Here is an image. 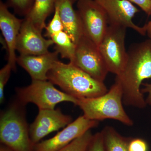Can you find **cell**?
<instances>
[{"label": "cell", "instance_id": "cell-21", "mask_svg": "<svg viewBox=\"0 0 151 151\" xmlns=\"http://www.w3.org/2000/svg\"><path fill=\"white\" fill-rule=\"evenodd\" d=\"M45 29H46L45 36L50 39L55 35L64 31L63 24L60 16L58 9L57 7L55 6L53 17L48 25L46 26Z\"/></svg>", "mask_w": 151, "mask_h": 151}, {"label": "cell", "instance_id": "cell-24", "mask_svg": "<svg viewBox=\"0 0 151 151\" xmlns=\"http://www.w3.org/2000/svg\"><path fill=\"white\" fill-rule=\"evenodd\" d=\"M147 143L141 138H132L129 144V151H149Z\"/></svg>", "mask_w": 151, "mask_h": 151}, {"label": "cell", "instance_id": "cell-10", "mask_svg": "<svg viewBox=\"0 0 151 151\" xmlns=\"http://www.w3.org/2000/svg\"><path fill=\"white\" fill-rule=\"evenodd\" d=\"M72 121L71 117L63 114L59 108L39 110L36 118L29 126L31 140L35 145L52 132L65 128Z\"/></svg>", "mask_w": 151, "mask_h": 151}, {"label": "cell", "instance_id": "cell-2", "mask_svg": "<svg viewBox=\"0 0 151 151\" xmlns=\"http://www.w3.org/2000/svg\"><path fill=\"white\" fill-rule=\"evenodd\" d=\"M47 76V80L77 99L99 97L108 91L104 82L94 79L70 62L57 61Z\"/></svg>", "mask_w": 151, "mask_h": 151}, {"label": "cell", "instance_id": "cell-8", "mask_svg": "<svg viewBox=\"0 0 151 151\" xmlns=\"http://www.w3.org/2000/svg\"><path fill=\"white\" fill-rule=\"evenodd\" d=\"M76 6L83 35L99 46L109 25L107 14L94 0H78Z\"/></svg>", "mask_w": 151, "mask_h": 151}, {"label": "cell", "instance_id": "cell-14", "mask_svg": "<svg viewBox=\"0 0 151 151\" xmlns=\"http://www.w3.org/2000/svg\"><path fill=\"white\" fill-rule=\"evenodd\" d=\"M59 53L49 52L40 55H20L17 63L29 74L32 80H47L49 71L58 61Z\"/></svg>", "mask_w": 151, "mask_h": 151}, {"label": "cell", "instance_id": "cell-26", "mask_svg": "<svg viewBox=\"0 0 151 151\" xmlns=\"http://www.w3.org/2000/svg\"><path fill=\"white\" fill-rule=\"evenodd\" d=\"M142 85L144 87L141 89V92L143 94L145 93L148 94L147 97L146 99L147 105H151V83H143Z\"/></svg>", "mask_w": 151, "mask_h": 151}, {"label": "cell", "instance_id": "cell-22", "mask_svg": "<svg viewBox=\"0 0 151 151\" xmlns=\"http://www.w3.org/2000/svg\"><path fill=\"white\" fill-rule=\"evenodd\" d=\"M12 70V67L9 63L0 70V102L1 103L4 101L5 87L9 81L11 71Z\"/></svg>", "mask_w": 151, "mask_h": 151}, {"label": "cell", "instance_id": "cell-5", "mask_svg": "<svg viewBox=\"0 0 151 151\" xmlns=\"http://www.w3.org/2000/svg\"><path fill=\"white\" fill-rule=\"evenodd\" d=\"M18 101L25 105L32 103L40 109H53L58 103L70 102L77 105L78 99L60 91L48 80H32L27 86L16 89Z\"/></svg>", "mask_w": 151, "mask_h": 151}, {"label": "cell", "instance_id": "cell-28", "mask_svg": "<svg viewBox=\"0 0 151 151\" xmlns=\"http://www.w3.org/2000/svg\"><path fill=\"white\" fill-rule=\"evenodd\" d=\"M0 151H12L11 149L3 145H1L0 147Z\"/></svg>", "mask_w": 151, "mask_h": 151}, {"label": "cell", "instance_id": "cell-23", "mask_svg": "<svg viewBox=\"0 0 151 151\" xmlns=\"http://www.w3.org/2000/svg\"><path fill=\"white\" fill-rule=\"evenodd\" d=\"M86 151H105L102 132L93 135Z\"/></svg>", "mask_w": 151, "mask_h": 151}, {"label": "cell", "instance_id": "cell-9", "mask_svg": "<svg viewBox=\"0 0 151 151\" xmlns=\"http://www.w3.org/2000/svg\"><path fill=\"white\" fill-rule=\"evenodd\" d=\"M99 122L89 120L83 115L65 127L54 137L35 145L34 151H57L70 144L84 133L96 128Z\"/></svg>", "mask_w": 151, "mask_h": 151}, {"label": "cell", "instance_id": "cell-16", "mask_svg": "<svg viewBox=\"0 0 151 151\" xmlns=\"http://www.w3.org/2000/svg\"><path fill=\"white\" fill-rule=\"evenodd\" d=\"M56 0H35L29 12L25 18L30 21L42 32L46 25L45 21L55 11Z\"/></svg>", "mask_w": 151, "mask_h": 151}, {"label": "cell", "instance_id": "cell-4", "mask_svg": "<svg viewBox=\"0 0 151 151\" xmlns=\"http://www.w3.org/2000/svg\"><path fill=\"white\" fill-rule=\"evenodd\" d=\"M18 101L1 113L0 141L12 151H34L24 107Z\"/></svg>", "mask_w": 151, "mask_h": 151}, {"label": "cell", "instance_id": "cell-20", "mask_svg": "<svg viewBox=\"0 0 151 151\" xmlns=\"http://www.w3.org/2000/svg\"><path fill=\"white\" fill-rule=\"evenodd\" d=\"M35 0H7L8 6L14 9L17 14L26 17L29 12Z\"/></svg>", "mask_w": 151, "mask_h": 151}, {"label": "cell", "instance_id": "cell-1", "mask_svg": "<svg viewBox=\"0 0 151 151\" xmlns=\"http://www.w3.org/2000/svg\"><path fill=\"white\" fill-rule=\"evenodd\" d=\"M127 52V62L115 81L122 87L124 105L143 109L147 105L141 86L151 78V40L133 44Z\"/></svg>", "mask_w": 151, "mask_h": 151}, {"label": "cell", "instance_id": "cell-12", "mask_svg": "<svg viewBox=\"0 0 151 151\" xmlns=\"http://www.w3.org/2000/svg\"><path fill=\"white\" fill-rule=\"evenodd\" d=\"M42 32L29 20L23 19L17 41L16 49L20 55H40L49 52L54 42L51 39L44 37Z\"/></svg>", "mask_w": 151, "mask_h": 151}, {"label": "cell", "instance_id": "cell-27", "mask_svg": "<svg viewBox=\"0 0 151 151\" xmlns=\"http://www.w3.org/2000/svg\"><path fill=\"white\" fill-rule=\"evenodd\" d=\"M146 31V35L148 37L149 39L151 40V20L148 23L145 25Z\"/></svg>", "mask_w": 151, "mask_h": 151}, {"label": "cell", "instance_id": "cell-18", "mask_svg": "<svg viewBox=\"0 0 151 151\" xmlns=\"http://www.w3.org/2000/svg\"><path fill=\"white\" fill-rule=\"evenodd\" d=\"M55 45V50L60 54L62 58L69 60L73 63L75 57L76 44L64 31L52 36L50 38Z\"/></svg>", "mask_w": 151, "mask_h": 151}, {"label": "cell", "instance_id": "cell-19", "mask_svg": "<svg viewBox=\"0 0 151 151\" xmlns=\"http://www.w3.org/2000/svg\"><path fill=\"white\" fill-rule=\"evenodd\" d=\"M93 135L90 130H89L67 146L57 151H86Z\"/></svg>", "mask_w": 151, "mask_h": 151}, {"label": "cell", "instance_id": "cell-25", "mask_svg": "<svg viewBox=\"0 0 151 151\" xmlns=\"http://www.w3.org/2000/svg\"><path fill=\"white\" fill-rule=\"evenodd\" d=\"M137 5L147 14L151 16V0H129Z\"/></svg>", "mask_w": 151, "mask_h": 151}, {"label": "cell", "instance_id": "cell-17", "mask_svg": "<svg viewBox=\"0 0 151 151\" xmlns=\"http://www.w3.org/2000/svg\"><path fill=\"white\" fill-rule=\"evenodd\" d=\"M101 132L105 151H129L132 138L123 137L111 126H106Z\"/></svg>", "mask_w": 151, "mask_h": 151}, {"label": "cell", "instance_id": "cell-11", "mask_svg": "<svg viewBox=\"0 0 151 151\" xmlns=\"http://www.w3.org/2000/svg\"><path fill=\"white\" fill-rule=\"evenodd\" d=\"M107 14L109 25L130 28L141 35L145 36L146 31L134 23L133 19L139 10L129 0H94Z\"/></svg>", "mask_w": 151, "mask_h": 151}, {"label": "cell", "instance_id": "cell-7", "mask_svg": "<svg viewBox=\"0 0 151 151\" xmlns=\"http://www.w3.org/2000/svg\"><path fill=\"white\" fill-rule=\"evenodd\" d=\"M71 63L102 82L109 73L98 45L84 35L76 44L75 57Z\"/></svg>", "mask_w": 151, "mask_h": 151}, {"label": "cell", "instance_id": "cell-6", "mask_svg": "<svg viewBox=\"0 0 151 151\" xmlns=\"http://www.w3.org/2000/svg\"><path fill=\"white\" fill-rule=\"evenodd\" d=\"M127 29L124 27L109 25L98 46L108 71L116 76L123 70L128 58L125 45Z\"/></svg>", "mask_w": 151, "mask_h": 151}, {"label": "cell", "instance_id": "cell-13", "mask_svg": "<svg viewBox=\"0 0 151 151\" xmlns=\"http://www.w3.org/2000/svg\"><path fill=\"white\" fill-rule=\"evenodd\" d=\"M23 19H21L11 13L6 4L0 2V29L8 51V63L16 69L17 57L16 55L17 41Z\"/></svg>", "mask_w": 151, "mask_h": 151}, {"label": "cell", "instance_id": "cell-3", "mask_svg": "<svg viewBox=\"0 0 151 151\" xmlns=\"http://www.w3.org/2000/svg\"><path fill=\"white\" fill-rule=\"evenodd\" d=\"M123 104L122 87L115 81L105 94L94 98L78 99L77 105L89 120L99 122L113 119L132 127L134 122L126 113Z\"/></svg>", "mask_w": 151, "mask_h": 151}, {"label": "cell", "instance_id": "cell-15", "mask_svg": "<svg viewBox=\"0 0 151 151\" xmlns=\"http://www.w3.org/2000/svg\"><path fill=\"white\" fill-rule=\"evenodd\" d=\"M77 0H56L55 6L59 11L64 31L75 44L83 35V30L77 11L73 5Z\"/></svg>", "mask_w": 151, "mask_h": 151}]
</instances>
